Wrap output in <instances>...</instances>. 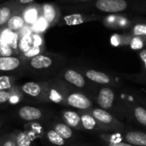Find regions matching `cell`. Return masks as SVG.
<instances>
[{
	"label": "cell",
	"instance_id": "cell-1",
	"mask_svg": "<svg viewBox=\"0 0 146 146\" xmlns=\"http://www.w3.org/2000/svg\"><path fill=\"white\" fill-rule=\"evenodd\" d=\"M62 13L146 15V0H92L74 5H60Z\"/></svg>",
	"mask_w": 146,
	"mask_h": 146
},
{
	"label": "cell",
	"instance_id": "cell-2",
	"mask_svg": "<svg viewBox=\"0 0 146 146\" xmlns=\"http://www.w3.org/2000/svg\"><path fill=\"white\" fill-rule=\"evenodd\" d=\"M65 57L57 53L43 52L26 60L24 72L37 76H52L65 66Z\"/></svg>",
	"mask_w": 146,
	"mask_h": 146
},
{
	"label": "cell",
	"instance_id": "cell-3",
	"mask_svg": "<svg viewBox=\"0 0 146 146\" xmlns=\"http://www.w3.org/2000/svg\"><path fill=\"white\" fill-rule=\"evenodd\" d=\"M94 101L98 107L111 113L121 121H127L126 108L120 93V88L98 86L95 93Z\"/></svg>",
	"mask_w": 146,
	"mask_h": 146
},
{
	"label": "cell",
	"instance_id": "cell-4",
	"mask_svg": "<svg viewBox=\"0 0 146 146\" xmlns=\"http://www.w3.org/2000/svg\"><path fill=\"white\" fill-rule=\"evenodd\" d=\"M56 77L69 86L80 91L86 92L92 95L93 98L95 97V93L99 86L89 81L77 68L64 66L56 74Z\"/></svg>",
	"mask_w": 146,
	"mask_h": 146
},
{
	"label": "cell",
	"instance_id": "cell-5",
	"mask_svg": "<svg viewBox=\"0 0 146 146\" xmlns=\"http://www.w3.org/2000/svg\"><path fill=\"white\" fill-rule=\"evenodd\" d=\"M123 98L124 105L126 108L127 121L140 126L146 131V108L137 99L135 93L133 92V98L128 95L126 97L121 96Z\"/></svg>",
	"mask_w": 146,
	"mask_h": 146
},
{
	"label": "cell",
	"instance_id": "cell-6",
	"mask_svg": "<svg viewBox=\"0 0 146 146\" xmlns=\"http://www.w3.org/2000/svg\"><path fill=\"white\" fill-rule=\"evenodd\" d=\"M70 87L56 77L47 80L45 89L47 103L65 106L66 97Z\"/></svg>",
	"mask_w": 146,
	"mask_h": 146
},
{
	"label": "cell",
	"instance_id": "cell-7",
	"mask_svg": "<svg viewBox=\"0 0 146 146\" xmlns=\"http://www.w3.org/2000/svg\"><path fill=\"white\" fill-rule=\"evenodd\" d=\"M94 98L89 93L74 89L69 88L66 97L65 106L75 109L78 111H89L95 107Z\"/></svg>",
	"mask_w": 146,
	"mask_h": 146
},
{
	"label": "cell",
	"instance_id": "cell-8",
	"mask_svg": "<svg viewBox=\"0 0 146 146\" xmlns=\"http://www.w3.org/2000/svg\"><path fill=\"white\" fill-rule=\"evenodd\" d=\"M86 78L92 83L99 86H112L115 88H121V84L118 78L101 70H97L93 68L79 67L77 68Z\"/></svg>",
	"mask_w": 146,
	"mask_h": 146
},
{
	"label": "cell",
	"instance_id": "cell-9",
	"mask_svg": "<svg viewBox=\"0 0 146 146\" xmlns=\"http://www.w3.org/2000/svg\"><path fill=\"white\" fill-rule=\"evenodd\" d=\"M19 33L10 31L5 27L0 28V56H9L19 54Z\"/></svg>",
	"mask_w": 146,
	"mask_h": 146
},
{
	"label": "cell",
	"instance_id": "cell-10",
	"mask_svg": "<svg viewBox=\"0 0 146 146\" xmlns=\"http://www.w3.org/2000/svg\"><path fill=\"white\" fill-rule=\"evenodd\" d=\"M102 125L109 127L113 133H122L127 128L126 124L114 115L99 107H93L89 111Z\"/></svg>",
	"mask_w": 146,
	"mask_h": 146
},
{
	"label": "cell",
	"instance_id": "cell-11",
	"mask_svg": "<svg viewBox=\"0 0 146 146\" xmlns=\"http://www.w3.org/2000/svg\"><path fill=\"white\" fill-rule=\"evenodd\" d=\"M103 18H104L103 15L96 13H81V12L67 13L62 15V17L57 24V27L76 26L90 21H102Z\"/></svg>",
	"mask_w": 146,
	"mask_h": 146
},
{
	"label": "cell",
	"instance_id": "cell-12",
	"mask_svg": "<svg viewBox=\"0 0 146 146\" xmlns=\"http://www.w3.org/2000/svg\"><path fill=\"white\" fill-rule=\"evenodd\" d=\"M24 97L40 103L46 101V80L44 81H28L20 86Z\"/></svg>",
	"mask_w": 146,
	"mask_h": 146
},
{
	"label": "cell",
	"instance_id": "cell-13",
	"mask_svg": "<svg viewBox=\"0 0 146 146\" xmlns=\"http://www.w3.org/2000/svg\"><path fill=\"white\" fill-rule=\"evenodd\" d=\"M26 60L27 59L21 55L0 56V74L24 73Z\"/></svg>",
	"mask_w": 146,
	"mask_h": 146
},
{
	"label": "cell",
	"instance_id": "cell-14",
	"mask_svg": "<svg viewBox=\"0 0 146 146\" xmlns=\"http://www.w3.org/2000/svg\"><path fill=\"white\" fill-rule=\"evenodd\" d=\"M114 133L121 140L127 142L133 145L146 146V131L127 127L122 133Z\"/></svg>",
	"mask_w": 146,
	"mask_h": 146
},
{
	"label": "cell",
	"instance_id": "cell-15",
	"mask_svg": "<svg viewBox=\"0 0 146 146\" xmlns=\"http://www.w3.org/2000/svg\"><path fill=\"white\" fill-rule=\"evenodd\" d=\"M84 131L90 133H113L109 127L102 125L88 111H79Z\"/></svg>",
	"mask_w": 146,
	"mask_h": 146
},
{
	"label": "cell",
	"instance_id": "cell-16",
	"mask_svg": "<svg viewBox=\"0 0 146 146\" xmlns=\"http://www.w3.org/2000/svg\"><path fill=\"white\" fill-rule=\"evenodd\" d=\"M62 10L60 5L56 3H42V16L45 19L50 27L57 26L61 17Z\"/></svg>",
	"mask_w": 146,
	"mask_h": 146
},
{
	"label": "cell",
	"instance_id": "cell-17",
	"mask_svg": "<svg viewBox=\"0 0 146 146\" xmlns=\"http://www.w3.org/2000/svg\"><path fill=\"white\" fill-rule=\"evenodd\" d=\"M17 115L22 121L33 122L43 120L46 115V112L38 107L24 105L17 110Z\"/></svg>",
	"mask_w": 146,
	"mask_h": 146
},
{
	"label": "cell",
	"instance_id": "cell-18",
	"mask_svg": "<svg viewBox=\"0 0 146 146\" xmlns=\"http://www.w3.org/2000/svg\"><path fill=\"white\" fill-rule=\"evenodd\" d=\"M134 18L129 19L126 15H108L104 16L102 22L107 27L111 28H129Z\"/></svg>",
	"mask_w": 146,
	"mask_h": 146
},
{
	"label": "cell",
	"instance_id": "cell-19",
	"mask_svg": "<svg viewBox=\"0 0 146 146\" xmlns=\"http://www.w3.org/2000/svg\"><path fill=\"white\" fill-rule=\"evenodd\" d=\"M22 15L27 27L33 26L42 15V4L33 3L22 8Z\"/></svg>",
	"mask_w": 146,
	"mask_h": 146
},
{
	"label": "cell",
	"instance_id": "cell-20",
	"mask_svg": "<svg viewBox=\"0 0 146 146\" xmlns=\"http://www.w3.org/2000/svg\"><path fill=\"white\" fill-rule=\"evenodd\" d=\"M22 6L13 0H6L0 4V28L6 26L11 16L20 10Z\"/></svg>",
	"mask_w": 146,
	"mask_h": 146
},
{
	"label": "cell",
	"instance_id": "cell-21",
	"mask_svg": "<svg viewBox=\"0 0 146 146\" xmlns=\"http://www.w3.org/2000/svg\"><path fill=\"white\" fill-rule=\"evenodd\" d=\"M50 127H51L55 132H56L68 144L75 143V140H76L75 130L70 127L69 126H68L62 120L61 121L56 120L55 121L51 123Z\"/></svg>",
	"mask_w": 146,
	"mask_h": 146
},
{
	"label": "cell",
	"instance_id": "cell-22",
	"mask_svg": "<svg viewBox=\"0 0 146 146\" xmlns=\"http://www.w3.org/2000/svg\"><path fill=\"white\" fill-rule=\"evenodd\" d=\"M24 95L21 91L20 86L16 85L10 90L0 91V104H9L15 105L20 104L24 99Z\"/></svg>",
	"mask_w": 146,
	"mask_h": 146
},
{
	"label": "cell",
	"instance_id": "cell-23",
	"mask_svg": "<svg viewBox=\"0 0 146 146\" xmlns=\"http://www.w3.org/2000/svg\"><path fill=\"white\" fill-rule=\"evenodd\" d=\"M61 120L75 131H84L80 112L74 110H64L61 112Z\"/></svg>",
	"mask_w": 146,
	"mask_h": 146
},
{
	"label": "cell",
	"instance_id": "cell-24",
	"mask_svg": "<svg viewBox=\"0 0 146 146\" xmlns=\"http://www.w3.org/2000/svg\"><path fill=\"white\" fill-rule=\"evenodd\" d=\"M100 146H134L118 139L114 133H95Z\"/></svg>",
	"mask_w": 146,
	"mask_h": 146
},
{
	"label": "cell",
	"instance_id": "cell-25",
	"mask_svg": "<svg viewBox=\"0 0 146 146\" xmlns=\"http://www.w3.org/2000/svg\"><path fill=\"white\" fill-rule=\"evenodd\" d=\"M22 8L20 10H18L16 13H15L6 24V27L9 28L12 32L20 33L25 27H27L23 15H22V12H21Z\"/></svg>",
	"mask_w": 146,
	"mask_h": 146
},
{
	"label": "cell",
	"instance_id": "cell-26",
	"mask_svg": "<svg viewBox=\"0 0 146 146\" xmlns=\"http://www.w3.org/2000/svg\"><path fill=\"white\" fill-rule=\"evenodd\" d=\"M127 33H128L132 37H146V20L143 18H134Z\"/></svg>",
	"mask_w": 146,
	"mask_h": 146
},
{
	"label": "cell",
	"instance_id": "cell-27",
	"mask_svg": "<svg viewBox=\"0 0 146 146\" xmlns=\"http://www.w3.org/2000/svg\"><path fill=\"white\" fill-rule=\"evenodd\" d=\"M10 135L17 146H32L33 137L27 131L15 130L10 133Z\"/></svg>",
	"mask_w": 146,
	"mask_h": 146
},
{
	"label": "cell",
	"instance_id": "cell-28",
	"mask_svg": "<svg viewBox=\"0 0 146 146\" xmlns=\"http://www.w3.org/2000/svg\"><path fill=\"white\" fill-rule=\"evenodd\" d=\"M47 141L54 146H68L69 144L63 139L56 132H55L51 127L46 129L44 133Z\"/></svg>",
	"mask_w": 146,
	"mask_h": 146
},
{
	"label": "cell",
	"instance_id": "cell-29",
	"mask_svg": "<svg viewBox=\"0 0 146 146\" xmlns=\"http://www.w3.org/2000/svg\"><path fill=\"white\" fill-rule=\"evenodd\" d=\"M17 77L13 74H0V91L10 90L15 87Z\"/></svg>",
	"mask_w": 146,
	"mask_h": 146
},
{
	"label": "cell",
	"instance_id": "cell-30",
	"mask_svg": "<svg viewBox=\"0 0 146 146\" xmlns=\"http://www.w3.org/2000/svg\"><path fill=\"white\" fill-rule=\"evenodd\" d=\"M33 27V31L34 33H44L49 27V24L47 23V21H45V19L41 15L40 18L36 21V23L32 26Z\"/></svg>",
	"mask_w": 146,
	"mask_h": 146
},
{
	"label": "cell",
	"instance_id": "cell-31",
	"mask_svg": "<svg viewBox=\"0 0 146 146\" xmlns=\"http://www.w3.org/2000/svg\"><path fill=\"white\" fill-rule=\"evenodd\" d=\"M146 44V37H141V36H134L132 37L130 41V47L133 50H143L145 45Z\"/></svg>",
	"mask_w": 146,
	"mask_h": 146
},
{
	"label": "cell",
	"instance_id": "cell-32",
	"mask_svg": "<svg viewBox=\"0 0 146 146\" xmlns=\"http://www.w3.org/2000/svg\"><path fill=\"white\" fill-rule=\"evenodd\" d=\"M0 146H17L10 133L3 134L0 136Z\"/></svg>",
	"mask_w": 146,
	"mask_h": 146
},
{
	"label": "cell",
	"instance_id": "cell-33",
	"mask_svg": "<svg viewBox=\"0 0 146 146\" xmlns=\"http://www.w3.org/2000/svg\"><path fill=\"white\" fill-rule=\"evenodd\" d=\"M139 56L142 62V73L140 74V77L143 80H146V48H144L139 51Z\"/></svg>",
	"mask_w": 146,
	"mask_h": 146
},
{
	"label": "cell",
	"instance_id": "cell-34",
	"mask_svg": "<svg viewBox=\"0 0 146 146\" xmlns=\"http://www.w3.org/2000/svg\"><path fill=\"white\" fill-rule=\"evenodd\" d=\"M90 1L92 0H56V3H57L58 5H74L87 3Z\"/></svg>",
	"mask_w": 146,
	"mask_h": 146
},
{
	"label": "cell",
	"instance_id": "cell-35",
	"mask_svg": "<svg viewBox=\"0 0 146 146\" xmlns=\"http://www.w3.org/2000/svg\"><path fill=\"white\" fill-rule=\"evenodd\" d=\"M15 2H16L19 5L24 7V6H27L30 3H33L35 0H13Z\"/></svg>",
	"mask_w": 146,
	"mask_h": 146
},
{
	"label": "cell",
	"instance_id": "cell-36",
	"mask_svg": "<svg viewBox=\"0 0 146 146\" xmlns=\"http://www.w3.org/2000/svg\"><path fill=\"white\" fill-rule=\"evenodd\" d=\"M135 93V96H136V98H137V99L145 106L146 108V97L145 96H144V95H142V94H139V93H137V92H134Z\"/></svg>",
	"mask_w": 146,
	"mask_h": 146
},
{
	"label": "cell",
	"instance_id": "cell-37",
	"mask_svg": "<svg viewBox=\"0 0 146 146\" xmlns=\"http://www.w3.org/2000/svg\"><path fill=\"white\" fill-rule=\"evenodd\" d=\"M68 146H86V145H78V144L73 143V144H69Z\"/></svg>",
	"mask_w": 146,
	"mask_h": 146
},
{
	"label": "cell",
	"instance_id": "cell-38",
	"mask_svg": "<svg viewBox=\"0 0 146 146\" xmlns=\"http://www.w3.org/2000/svg\"><path fill=\"white\" fill-rule=\"evenodd\" d=\"M1 127H2V123H1V121H0V129H1Z\"/></svg>",
	"mask_w": 146,
	"mask_h": 146
}]
</instances>
